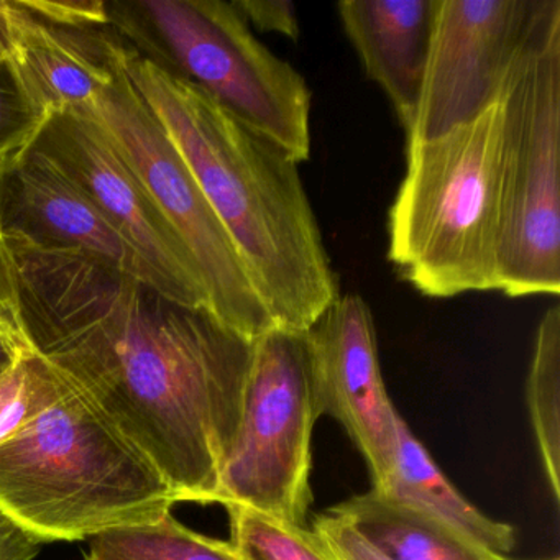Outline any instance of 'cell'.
Returning <instances> with one entry per match:
<instances>
[{
    "mask_svg": "<svg viewBox=\"0 0 560 560\" xmlns=\"http://www.w3.org/2000/svg\"><path fill=\"white\" fill-rule=\"evenodd\" d=\"M0 320L152 460L176 503H214L254 340L97 258L15 238H0Z\"/></svg>",
    "mask_w": 560,
    "mask_h": 560,
    "instance_id": "6da1fadb",
    "label": "cell"
},
{
    "mask_svg": "<svg viewBox=\"0 0 560 560\" xmlns=\"http://www.w3.org/2000/svg\"><path fill=\"white\" fill-rule=\"evenodd\" d=\"M126 73L231 235L275 329L306 332L340 294L300 163L136 50Z\"/></svg>",
    "mask_w": 560,
    "mask_h": 560,
    "instance_id": "7a4b0ae2",
    "label": "cell"
},
{
    "mask_svg": "<svg viewBox=\"0 0 560 560\" xmlns=\"http://www.w3.org/2000/svg\"><path fill=\"white\" fill-rule=\"evenodd\" d=\"M175 503L162 471L73 385L0 442V510L45 544L155 523Z\"/></svg>",
    "mask_w": 560,
    "mask_h": 560,
    "instance_id": "3957f363",
    "label": "cell"
},
{
    "mask_svg": "<svg viewBox=\"0 0 560 560\" xmlns=\"http://www.w3.org/2000/svg\"><path fill=\"white\" fill-rule=\"evenodd\" d=\"M503 179L501 101L441 139L406 145L388 218L399 277L429 298L498 291Z\"/></svg>",
    "mask_w": 560,
    "mask_h": 560,
    "instance_id": "277c9868",
    "label": "cell"
},
{
    "mask_svg": "<svg viewBox=\"0 0 560 560\" xmlns=\"http://www.w3.org/2000/svg\"><path fill=\"white\" fill-rule=\"evenodd\" d=\"M109 25L140 57L205 91L294 162L311 155V91L224 0H107Z\"/></svg>",
    "mask_w": 560,
    "mask_h": 560,
    "instance_id": "5b68a950",
    "label": "cell"
},
{
    "mask_svg": "<svg viewBox=\"0 0 560 560\" xmlns=\"http://www.w3.org/2000/svg\"><path fill=\"white\" fill-rule=\"evenodd\" d=\"M498 291L560 293V0H549L508 74Z\"/></svg>",
    "mask_w": 560,
    "mask_h": 560,
    "instance_id": "8992f818",
    "label": "cell"
},
{
    "mask_svg": "<svg viewBox=\"0 0 560 560\" xmlns=\"http://www.w3.org/2000/svg\"><path fill=\"white\" fill-rule=\"evenodd\" d=\"M319 418L306 332L271 329L255 339L241 421L214 503L307 526Z\"/></svg>",
    "mask_w": 560,
    "mask_h": 560,
    "instance_id": "52a82bcc",
    "label": "cell"
},
{
    "mask_svg": "<svg viewBox=\"0 0 560 560\" xmlns=\"http://www.w3.org/2000/svg\"><path fill=\"white\" fill-rule=\"evenodd\" d=\"M84 109L104 127L185 245L215 317L248 340L275 329L231 235L126 70Z\"/></svg>",
    "mask_w": 560,
    "mask_h": 560,
    "instance_id": "ba28073f",
    "label": "cell"
},
{
    "mask_svg": "<svg viewBox=\"0 0 560 560\" xmlns=\"http://www.w3.org/2000/svg\"><path fill=\"white\" fill-rule=\"evenodd\" d=\"M549 0H435L421 100L406 145L431 142L500 103Z\"/></svg>",
    "mask_w": 560,
    "mask_h": 560,
    "instance_id": "9c48e42d",
    "label": "cell"
},
{
    "mask_svg": "<svg viewBox=\"0 0 560 560\" xmlns=\"http://www.w3.org/2000/svg\"><path fill=\"white\" fill-rule=\"evenodd\" d=\"M28 147L44 155L136 248L165 296L186 306L209 307L205 284L185 245L90 110L48 114Z\"/></svg>",
    "mask_w": 560,
    "mask_h": 560,
    "instance_id": "30bf717a",
    "label": "cell"
},
{
    "mask_svg": "<svg viewBox=\"0 0 560 560\" xmlns=\"http://www.w3.org/2000/svg\"><path fill=\"white\" fill-rule=\"evenodd\" d=\"M319 416L339 421L365 458L372 488L382 490L398 451L401 416L386 393L369 304L339 296L306 330Z\"/></svg>",
    "mask_w": 560,
    "mask_h": 560,
    "instance_id": "8fae6325",
    "label": "cell"
},
{
    "mask_svg": "<svg viewBox=\"0 0 560 560\" xmlns=\"http://www.w3.org/2000/svg\"><path fill=\"white\" fill-rule=\"evenodd\" d=\"M0 238L97 258L162 293L136 248L32 147L0 162Z\"/></svg>",
    "mask_w": 560,
    "mask_h": 560,
    "instance_id": "7c38bea8",
    "label": "cell"
},
{
    "mask_svg": "<svg viewBox=\"0 0 560 560\" xmlns=\"http://www.w3.org/2000/svg\"><path fill=\"white\" fill-rule=\"evenodd\" d=\"M14 65L45 116L90 107L126 70L133 48L110 25L65 24L5 0Z\"/></svg>",
    "mask_w": 560,
    "mask_h": 560,
    "instance_id": "4fadbf2b",
    "label": "cell"
},
{
    "mask_svg": "<svg viewBox=\"0 0 560 560\" xmlns=\"http://www.w3.org/2000/svg\"><path fill=\"white\" fill-rule=\"evenodd\" d=\"M435 0H342L340 24L408 133L421 100Z\"/></svg>",
    "mask_w": 560,
    "mask_h": 560,
    "instance_id": "5bb4252c",
    "label": "cell"
},
{
    "mask_svg": "<svg viewBox=\"0 0 560 560\" xmlns=\"http://www.w3.org/2000/svg\"><path fill=\"white\" fill-rule=\"evenodd\" d=\"M396 560H514L491 552L432 514L382 491L353 494L329 508Z\"/></svg>",
    "mask_w": 560,
    "mask_h": 560,
    "instance_id": "9a60e30c",
    "label": "cell"
},
{
    "mask_svg": "<svg viewBox=\"0 0 560 560\" xmlns=\"http://www.w3.org/2000/svg\"><path fill=\"white\" fill-rule=\"evenodd\" d=\"M378 491L432 514L491 552L508 556L516 546L514 527L491 520L465 500L402 419L395 465Z\"/></svg>",
    "mask_w": 560,
    "mask_h": 560,
    "instance_id": "2e32d148",
    "label": "cell"
},
{
    "mask_svg": "<svg viewBox=\"0 0 560 560\" xmlns=\"http://www.w3.org/2000/svg\"><path fill=\"white\" fill-rule=\"evenodd\" d=\"M526 401L540 460L553 500H560V310L552 306L537 324L527 373Z\"/></svg>",
    "mask_w": 560,
    "mask_h": 560,
    "instance_id": "e0dca14e",
    "label": "cell"
},
{
    "mask_svg": "<svg viewBox=\"0 0 560 560\" xmlns=\"http://www.w3.org/2000/svg\"><path fill=\"white\" fill-rule=\"evenodd\" d=\"M86 560H245L229 540L189 529L172 513L91 539Z\"/></svg>",
    "mask_w": 560,
    "mask_h": 560,
    "instance_id": "ac0fdd59",
    "label": "cell"
},
{
    "mask_svg": "<svg viewBox=\"0 0 560 560\" xmlns=\"http://www.w3.org/2000/svg\"><path fill=\"white\" fill-rule=\"evenodd\" d=\"M70 389L71 383L50 362L22 349L0 373V442L31 424Z\"/></svg>",
    "mask_w": 560,
    "mask_h": 560,
    "instance_id": "d6986e66",
    "label": "cell"
},
{
    "mask_svg": "<svg viewBox=\"0 0 560 560\" xmlns=\"http://www.w3.org/2000/svg\"><path fill=\"white\" fill-rule=\"evenodd\" d=\"M229 542L245 560H330L310 526H296L244 506H225Z\"/></svg>",
    "mask_w": 560,
    "mask_h": 560,
    "instance_id": "ffe728a7",
    "label": "cell"
},
{
    "mask_svg": "<svg viewBox=\"0 0 560 560\" xmlns=\"http://www.w3.org/2000/svg\"><path fill=\"white\" fill-rule=\"evenodd\" d=\"M45 116L21 83L12 61H0V162L27 149Z\"/></svg>",
    "mask_w": 560,
    "mask_h": 560,
    "instance_id": "44dd1931",
    "label": "cell"
},
{
    "mask_svg": "<svg viewBox=\"0 0 560 560\" xmlns=\"http://www.w3.org/2000/svg\"><path fill=\"white\" fill-rule=\"evenodd\" d=\"M307 526L330 560H396L332 510L316 514Z\"/></svg>",
    "mask_w": 560,
    "mask_h": 560,
    "instance_id": "7402d4cb",
    "label": "cell"
},
{
    "mask_svg": "<svg viewBox=\"0 0 560 560\" xmlns=\"http://www.w3.org/2000/svg\"><path fill=\"white\" fill-rule=\"evenodd\" d=\"M232 4L248 27L254 25L257 31L280 34L291 40L300 38L296 5L290 0H234Z\"/></svg>",
    "mask_w": 560,
    "mask_h": 560,
    "instance_id": "603a6c76",
    "label": "cell"
},
{
    "mask_svg": "<svg viewBox=\"0 0 560 560\" xmlns=\"http://www.w3.org/2000/svg\"><path fill=\"white\" fill-rule=\"evenodd\" d=\"M25 4L50 19L65 24L109 25L106 0H24Z\"/></svg>",
    "mask_w": 560,
    "mask_h": 560,
    "instance_id": "cb8c5ba5",
    "label": "cell"
},
{
    "mask_svg": "<svg viewBox=\"0 0 560 560\" xmlns=\"http://www.w3.org/2000/svg\"><path fill=\"white\" fill-rule=\"evenodd\" d=\"M44 540L0 510V560H34Z\"/></svg>",
    "mask_w": 560,
    "mask_h": 560,
    "instance_id": "d4e9b609",
    "label": "cell"
},
{
    "mask_svg": "<svg viewBox=\"0 0 560 560\" xmlns=\"http://www.w3.org/2000/svg\"><path fill=\"white\" fill-rule=\"evenodd\" d=\"M21 350L5 324L0 320V370L9 369L18 359Z\"/></svg>",
    "mask_w": 560,
    "mask_h": 560,
    "instance_id": "484cf974",
    "label": "cell"
},
{
    "mask_svg": "<svg viewBox=\"0 0 560 560\" xmlns=\"http://www.w3.org/2000/svg\"><path fill=\"white\" fill-rule=\"evenodd\" d=\"M12 35L5 0H0V61L11 57Z\"/></svg>",
    "mask_w": 560,
    "mask_h": 560,
    "instance_id": "4316f807",
    "label": "cell"
},
{
    "mask_svg": "<svg viewBox=\"0 0 560 560\" xmlns=\"http://www.w3.org/2000/svg\"><path fill=\"white\" fill-rule=\"evenodd\" d=\"M5 370H8V369H5ZM2 372H4V370H0V373H2Z\"/></svg>",
    "mask_w": 560,
    "mask_h": 560,
    "instance_id": "83f0119b",
    "label": "cell"
},
{
    "mask_svg": "<svg viewBox=\"0 0 560 560\" xmlns=\"http://www.w3.org/2000/svg\"><path fill=\"white\" fill-rule=\"evenodd\" d=\"M547 560H559V559H547Z\"/></svg>",
    "mask_w": 560,
    "mask_h": 560,
    "instance_id": "f1b7e54d",
    "label": "cell"
}]
</instances>
